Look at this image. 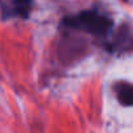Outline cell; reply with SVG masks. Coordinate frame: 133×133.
<instances>
[{"label":"cell","mask_w":133,"mask_h":133,"mask_svg":"<svg viewBox=\"0 0 133 133\" xmlns=\"http://www.w3.org/2000/svg\"><path fill=\"white\" fill-rule=\"evenodd\" d=\"M64 24L69 28L84 30L97 37H106L112 29V21L94 11H85L76 16L66 17Z\"/></svg>","instance_id":"cell-1"},{"label":"cell","mask_w":133,"mask_h":133,"mask_svg":"<svg viewBox=\"0 0 133 133\" xmlns=\"http://www.w3.org/2000/svg\"><path fill=\"white\" fill-rule=\"evenodd\" d=\"M31 0H15V13L22 18H26L30 13Z\"/></svg>","instance_id":"cell-3"},{"label":"cell","mask_w":133,"mask_h":133,"mask_svg":"<svg viewBox=\"0 0 133 133\" xmlns=\"http://www.w3.org/2000/svg\"><path fill=\"white\" fill-rule=\"evenodd\" d=\"M115 91L116 97L120 102V104L125 107H130L133 102V88L129 82L127 81H120L115 85Z\"/></svg>","instance_id":"cell-2"}]
</instances>
